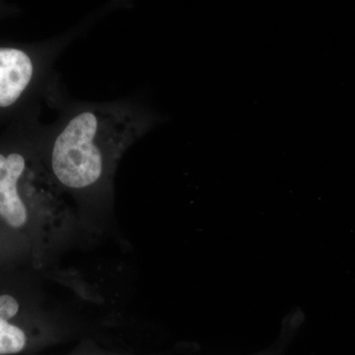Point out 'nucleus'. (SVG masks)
<instances>
[{
    "mask_svg": "<svg viewBox=\"0 0 355 355\" xmlns=\"http://www.w3.org/2000/svg\"><path fill=\"white\" fill-rule=\"evenodd\" d=\"M27 168L23 154L0 153V219L15 229L24 227L30 220L29 205L20 191Z\"/></svg>",
    "mask_w": 355,
    "mask_h": 355,
    "instance_id": "f03ea898",
    "label": "nucleus"
},
{
    "mask_svg": "<svg viewBox=\"0 0 355 355\" xmlns=\"http://www.w3.org/2000/svg\"><path fill=\"white\" fill-rule=\"evenodd\" d=\"M31 57L15 48H0V109L13 106L34 78Z\"/></svg>",
    "mask_w": 355,
    "mask_h": 355,
    "instance_id": "7ed1b4c3",
    "label": "nucleus"
},
{
    "mask_svg": "<svg viewBox=\"0 0 355 355\" xmlns=\"http://www.w3.org/2000/svg\"><path fill=\"white\" fill-rule=\"evenodd\" d=\"M144 128L139 116L120 107H87L76 112L51 144L53 181L76 191L99 186Z\"/></svg>",
    "mask_w": 355,
    "mask_h": 355,
    "instance_id": "f257e3e1",
    "label": "nucleus"
},
{
    "mask_svg": "<svg viewBox=\"0 0 355 355\" xmlns=\"http://www.w3.org/2000/svg\"><path fill=\"white\" fill-rule=\"evenodd\" d=\"M19 312V303L8 294L0 295V355L15 354L25 349L27 338L19 327L10 323Z\"/></svg>",
    "mask_w": 355,
    "mask_h": 355,
    "instance_id": "20e7f679",
    "label": "nucleus"
}]
</instances>
